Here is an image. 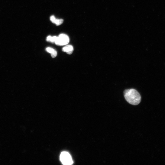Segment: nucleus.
I'll list each match as a JSON object with an SVG mask.
<instances>
[{
	"instance_id": "nucleus-4",
	"label": "nucleus",
	"mask_w": 165,
	"mask_h": 165,
	"mask_svg": "<svg viewBox=\"0 0 165 165\" xmlns=\"http://www.w3.org/2000/svg\"><path fill=\"white\" fill-rule=\"evenodd\" d=\"M62 50L63 51L66 52L69 54H71L73 50V46L71 45H67L63 48Z\"/></svg>"
},
{
	"instance_id": "nucleus-3",
	"label": "nucleus",
	"mask_w": 165,
	"mask_h": 165,
	"mask_svg": "<svg viewBox=\"0 0 165 165\" xmlns=\"http://www.w3.org/2000/svg\"><path fill=\"white\" fill-rule=\"evenodd\" d=\"M70 41L69 37L64 34H61L57 37V39L55 43L59 46L66 45L68 44Z\"/></svg>"
},
{
	"instance_id": "nucleus-1",
	"label": "nucleus",
	"mask_w": 165,
	"mask_h": 165,
	"mask_svg": "<svg viewBox=\"0 0 165 165\" xmlns=\"http://www.w3.org/2000/svg\"><path fill=\"white\" fill-rule=\"evenodd\" d=\"M124 96L129 103L133 105H138L141 100L140 93L134 89H126L124 92Z\"/></svg>"
},
{
	"instance_id": "nucleus-2",
	"label": "nucleus",
	"mask_w": 165,
	"mask_h": 165,
	"mask_svg": "<svg viewBox=\"0 0 165 165\" xmlns=\"http://www.w3.org/2000/svg\"><path fill=\"white\" fill-rule=\"evenodd\" d=\"M60 160L63 164L66 165H71L73 162L71 156L67 152H63L61 153Z\"/></svg>"
},
{
	"instance_id": "nucleus-7",
	"label": "nucleus",
	"mask_w": 165,
	"mask_h": 165,
	"mask_svg": "<svg viewBox=\"0 0 165 165\" xmlns=\"http://www.w3.org/2000/svg\"><path fill=\"white\" fill-rule=\"evenodd\" d=\"M63 22V20L62 19H57L55 20L53 23L56 24L57 25H60Z\"/></svg>"
},
{
	"instance_id": "nucleus-6",
	"label": "nucleus",
	"mask_w": 165,
	"mask_h": 165,
	"mask_svg": "<svg viewBox=\"0 0 165 165\" xmlns=\"http://www.w3.org/2000/svg\"><path fill=\"white\" fill-rule=\"evenodd\" d=\"M57 37H58L56 36H53L52 37L50 36H49L47 37V41L49 42L55 43L57 40Z\"/></svg>"
},
{
	"instance_id": "nucleus-8",
	"label": "nucleus",
	"mask_w": 165,
	"mask_h": 165,
	"mask_svg": "<svg viewBox=\"0 0 165 165\" xmlns=\"http://www.w3.org/2000/svg\"><path fill=\"white\" fill-rule=\"evenodd\" d=\"M56 19V18H55V16L53 15L51 16L50 18V20L53 23L54 21Z\"/></svg>"
},
{
	"instance_id": "nucleus-5",
	"label": "nucleus",
	"mask_w": 165,
	"mask_h": 165,
	"mask_svg": "<svg viewBox=\"0 0 165 165\" xmlns=\"http://www.w3.org/2000/svg\"><path fill=\"white\" fill-rule=\"evenodd\" d=\"M46 50L51 54V56L53 58L56 57L57 56V51L52 48L47 47L46 49Z\"/></svg>"
}]
</instances>
